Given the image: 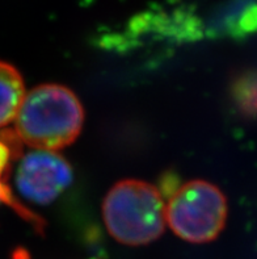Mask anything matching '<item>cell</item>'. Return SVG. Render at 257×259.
I'll return each mask as SVG.
<instances>
[{"instance_id": "1", "label": "cell", "mask_w": 257, "mask_h": 259, "mask_svg": "<svg viewBox=\"0 0 257 259\" xmlns=\"http://www.w3.org/2000/svg\"><path fill=\"white\" fill-rule=\"evenodd\" d=\"M83 122L84 109L71 90L42 84L24 96L15 118V132L30 148L56 151L75 141Z\"/></svg>"}, {"instance_id": "2", "label": "cell", "mask_w": 257, "mask_h": 259, "mask_svg": "<svg viewBox=\"0 0 257 259\" xmlns=\"http://www.w3.org/2000/svg\"><path fill=\"white\" fill-rule=\"evenodd\" d=\"M102 217L114 240L127 246H142L163 234L166 203L155 186L126 179L114 184L108 192Z\"/></svg>"}, {"instance_id": "3", "label": "cell", "mask_w": 257, "mask_h": 259, "mask_svg": "<svg viewBox=\"0 0 257 259\" xmlns=\"http://www.w3.org/2000/svg\"><path fill=\"white\" fill-rule=\"evenodd\" d=\"M226 220V196L205 181H192L175 190L166 205V223L176 236L192 243L214 241Z\"/></svg>"}, {"instance_id": "4", "label": "cell", "mask_w": 257, "mask_h": 259, "mask_svg": "<svg viewBox=\"0 0 257 259\" xmlns=\"http://www.w3.org/2000/svg\"><path fill=\"white\" fill-rule=\"evenodd\" d=\"M72 181V168L54 151L36 150L24 155L17 167L16 187L20 195L34 204L54 201Z\"/></svg>"}, {"instance_id": "5", "label": "cell", "mask_w": 257, "mask_h": 259, "mask_svg": "<svg viewBox=\"0 0 257 259\" xmlns=\"http://www.w3.org/2000/svg\"><path fill=\"white\" fill-rule=\"evenodd\" d=\"M24 96L23 76L12 65L0 61V128L16 118Z\"/></svg>"}, {"instance_id": "6", "label": "cell", "mask_w": 257, "mask_h": 259, "mask_svg": "<svg viewBox=\"0 0 257 259\" xmlns=\"http://www.w3.org/2000/svg\"><path fill=\"white\" fill-rule=\"evenodd\" d=\"M222 34L248 37L257 33V0H239L226 10L218 25Z\"/></svg>"}, {"instance_id": "7", "label": "cell", "mask_w": 257, "mask_h": 259, "mask_svg": "<svg viewBox=\"0 0 257 259\" xmlns=\"http://www.w3.org/2000/svg\"><path fill=\"white\" fill-rule=\"evenodd\" d=\"M232 102L247 117H257V70H249L232 82Z\"/></svg>"}, {"instance_id": "8", "label": "cell", "mask_w": 257, "mask_h": 259, "mask_svg": "<svg viewBox=\"0 0 257 259\" xmlns=\"http://www.w3.org/2000/svg\"><path fill=\"white\" fill-rule=\"evenodd\" d=\"M23 151V142L15 131H4L0 133V182L8 186V174L13 162Z\"/></svg>"}, {"instance_id": "9", "label": "cell", "mask_w": 257, "mask_h": 259, "mask_svg": "<svg viewBox=\"0 0 257 259\" xmlns=\"http://www.w3.org/2000/svg\"><path fill=\"white\" fill-rule=\"evenodd\" d=\"M0 203H6L7 205H10V207H12L13 209L16 210L17 213L20 214V216H23L25 220L30 221V223L33 224H41L42 221L39 220L38 217H36L34 214L30 212V210H28L26 208H24L21 204L19 203V201L13 197L12 195V191H11L10 186H7V184H3L2 182H0Z\"/></svg>"}]
</instances>
